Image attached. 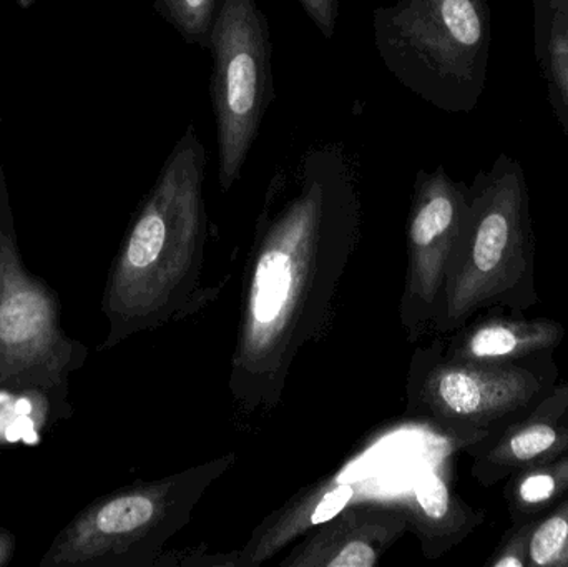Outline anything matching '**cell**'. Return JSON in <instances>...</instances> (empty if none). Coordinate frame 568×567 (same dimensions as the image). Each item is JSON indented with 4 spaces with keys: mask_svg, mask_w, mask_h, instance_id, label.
I'll return each mask as SVG.
<instances>
[{
    "mask_svg": "<svg viewBox=\"0 0 568 567\" xmlns=\"http://www.w3.org/2000/svg\"><path fill=\"white\" fill-rule=\"evenodd\" d=\"M363 229V203L344 150L311 146L275 173L243 270L229 388L243 415L282 403L294 362L320 342Z\"/></svg>",
    "mask_w": 568,
    "mask_h": 567,
    "instance_id": "6da1fadb",
    "label": "cell"
},
{
    "mask_svg": "<svg viewBox=\"0 0 568 567\" xmlns=\"http://www.w3.org/2000/svg\"><path fill=\"white\" fill-rule=\"evenodd\" d=\"M206 162L205 146L190 123L110 270L103 295L110 332L103 348L180 322L219 293L202 285L209 242Z\"/></svg>",
    "mask_w": 568,
    "mask_h": 567,
    "instance_id": "7a4b0ae2",
    "label": "cell"
},
{
    "mask_svg": "<svg viewBox=\"0 0 568 567\" xmlns=\"http://www.w3.org/2000/svg\"><path fill=\"white\" fill-rule=\"evenodd\" d=\"M539 302L529 189L519 163L500 155L469 186L430 332L450 335L480 313H527Z\"/></svg>",
    "mask_w": 568,
    "mask_h": 567,
    "instance_id": "3957f363",
    "label": "cell"
},
{
    "mask_svg": "<svg viewBox=\"0 0 568 567\" xmlns=\"http://www.w3.org/2000/svg\"><path fill=\"white\" fill-rule=\"evenodd\" d=\"M373 19L377 52L406 89L447 112L474 109L489 62L486 0H396Z\"/></svg>",
    "mask_w": 568,
    "mask_h": 567,
    "instance_id": "277c9868",
    "label": "cell"
},
{
    "mask_svg": "<svg viewBox=\"0 0 568 567\" xmlns=\"http://www.w3.org/2000/svg\"><path fill=\"white\" fill-rule=\"evenodd\" d=\"M235 453L119 489L83 509L42 566L153 567L193 518L205 493L235 465Z\"/></svg>",
    "mask_w": 568,
    "mask_h": 567,
    "instance_id": "5b68a950",
    "label": "cell"
},
{
    "mask_svg": "<svg viewBox=\"0 0 568 567\" xmlns=\"http://www.w3.org/2000/svg\"><path fill=\"white\" fill-rule=\"evenodd\" d=\"M559 382L556 352L513 362H469L447 356L440 336L414 352L407 413L429 422L460 449L526 415Z\"/></svg>",
    "mask_w": 568,
    "mask_h": 567,
    "instance_id": "8992f818",
    "label": "cell"
},
{
    "mask_svg": "<svg viewBox=\"0 0 568 567\" xmlns=\"http://www.w3.org/2000/svg\"><path fill=\"white\" fill-rule=\"evenodd\" d=\"M219 182L229 192L242 175L273 99L272 39L255 0H223L210 36Z\"/></svg>",
    "mask_w": 568,
    "mask_h": 567,
    "instance_id": "52a82bcc",
    "label": "cell"
},
{
    "mask_svg": "<svg viewBox=\"0 0 568 567\" xmlns=\"http://www.w3.org/2000/svg\"><path fill=\"white\" fill-rule=\"evenodd\" d=\"M469 186L444 166L417 173L407 219V269L399 315L410 343L430 333L467 210Z\"/></svg>",
    "mask_w": 568,
    "mask_h": 567,
    "instance_id": "ba28073f",
    "label": "cell"
},
{
    "mask_svg": "<svg viewBox=\"0 0 568 567\" xmlns=\"http://www.w3.org/2000/svg\"><path fill=\"white\" fill-rule=\"evenodd\" d=\"M65 365L49 292L23 272L13 246L0 242V382L50 379Z\"/></svg>",
    "mask_w": 568,
    "mask_h": 567,
    "instance_id": "9c48e42d",
    "label": "cell"
},
{
    "mask_svg": "<svg viewBox=\"0 0 568 567\" xmlns=\"http://www.w3.org/2000/svg\"><path fill=\"white\" fill-rule=\"evenodd\" d=\"M460 452L474 482L489 489L530 466L568 455V382L557 383L526 415Z\"/></svg>",
    "mask_w": 568,
    "mask_h": 567,
    "instance_id": "30bf717a",
    "label": "cell"
},
{
    "mask_svg": "<svg viewBox=\"0 0 568 567\" xmlns=\"http://www.w3.org/2000/svg\"><path fill=\"white\" fill-rule=\"evenodd\" d=\"M407 531L409 523L400 503H349L307 531L280 566L376 567Z\"/></svg>",
    "mask_w": 568,
    "mask_h": 567,
    "instance_id": "8fae6325",
    "label": "cell"
},
{
    "mask_svg": "<svg viewBox=\"0 0 568 567\" xmlns=\"http://www.w3.org/2000/svg\"><path fill=\"white\" fill-rule=\"evenodd\" d=\"M444 338L447 356L469 362H513L544 352H556L566 338V326L546 316L526 313H480Z\"/></svg>",
    "mask_w": 568,
    "mask_h": 567,
    "instance_id": "7c38bea8",
    "label": "cell"
},
{
    "mask_svg": "<svg viewBox=\"0 0 568 567\" xmlns=\"http://www.w3.org/2000/svg\"><path fill=\"white\" fill-rule=\"evenodd\" d=\"M356 493V486L344 482L343 475L320 479L301 489L253 529L242 549L230 553V567L265 565L294 539L346 508Z\"/></svg>",
    "mask_w": 568,
    "mask_h": 567,
    "instance_id": "4fadbf2b",
    "label": "cell"
},
{
    "mask_svg": "<svg viewBox=\"0 0 568 567\" xmlns=\"http://www.w3.org/2000/svg\"><path fill=\"white\" fill-rule=\"evenodd\" d=\"M400 505L426 559L443 558L486 523V513L467 505L433 468L414 478Z\"/></svg>",
    "mask_w": 568,
    "mask_h": 567,
    "instance_id": "5bb4252c",
    "label": "cell"
},
{
    "mask_svg": "<svg viewBox=\"0 0 568 567\" xmlns=\"http://www.w3.org/2000/svg\"><path fill=\"white\" fill-rule=\"evenodd\" d=\"M504 498L514 526L539 522L568 496V455L506 479Z\"/></svg>",
    "mask_w": 568,
    "mask_h": 567,
    "instance_id": "9a60e30c",
    "label": "cell"
},
{
    "mask_svg": "<svg viewBox=\"0 0 568 567\" xmlns=\"http://www.w3.org/2000/svg\"><path fill=\"white\" fill-rule=\"evenodd\" d=\"M530 566L568 567V496L534 526Z\"/></svg>",
    "mask_w": 568,
    "mask_h": 567,
    "instance_id": "2e32d148",
    "label": "cell"
},
{
    "mask_svg": "<svg viewBox=\"0 0 568 567\" xmlns=\"http://www.w3.org/2000/svg\"><path fill=\"white\" fill-rule=\"evenodd\" d=\"M156 6L186 42L209 47L216 0H156Z\"/></svg>",
    "mask_w": 568,
    "mask_h": 567,
    "instance_id": "e0dca14e",
    "label": "cell"
},
{
    "mask_svg": "<svg viewBox=\"0 0 568 567\" xmlns=\"http://www.w3.org/2000/svg\"><path fill=\"white\" fill-rule=\"evenodd\" d=\"M537 522L514 526L504 535L486 567H529L530 535Z\"/></svg>",
    "mask_w": 568,
    "mask_h": 567,
    "instance_id": "ac0fdd59",
    "label": "cell"
},
{
    "mask_svg": "<svg viewBox=\"0 0 568 567\" xmlns=\"http://www.w3.org/2000/svg\"><path fill=\"white\" fill-rule=\"evenodd\" d=\"M300 2L320 32L326 39H331L336 32L339 0H300Z\"/></svg>",
    "mask_w": 568,
    "mask_h": 567,
    "instance_id": "d6986e66",
    "label": "cell"
},
{
    "mask_svg": "<svg viewBox=\"0 0 568 567\" xmlns=\"http://www.w3.org/2000/svg\"><path fill=\"white\" fill-rule=\"evenodd\" d=\"M550 73L560 95L568 103V45L562 40H550Z\"/></svg>",
    "mask_w": 568,
    "mask_h": 567,
    "instance_id": "ffe728a7",
    "label": "cell"
},
{
    "mask_svg": "<svg viewBox=\"0 0 568 567\" xmlns=\"http://www.w3.org/2000/svg\"><path fill=\"white\" fill-rule=\"evenodd\" d=\"M554 10V39L562 40L568 45V0H552Z\"/></svg>",
    "mask_w": 568,
    "mask_h": 567,
    "instance_id": "44dd1931",
    "label": "cell"
}]
</instances>
